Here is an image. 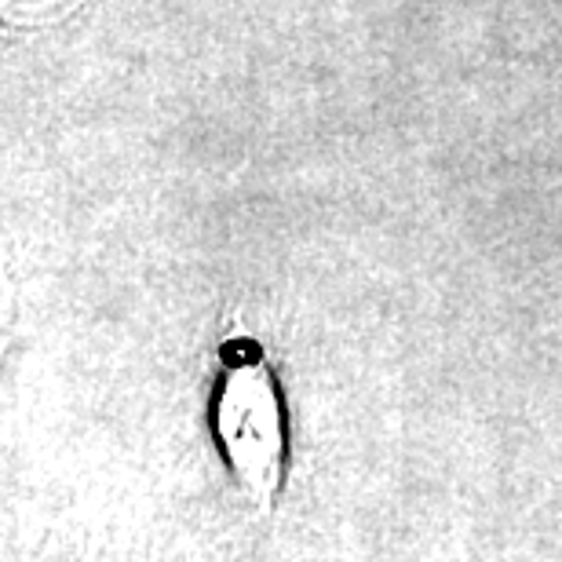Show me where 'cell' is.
I'll return each instance as SVG.
<instances>
[{"mask_svg":"<svg viewBox=\"0 0 562 562\" xmlns=\"http://www.w3.org/2000/svg\"><path fill=\"white\" fill-rule=\"evenodd\" d=\"M212 431L241 493L260 512H271L285 486L289 431L281 387L252 336H231L220 347Z\"/></svg>","mask_w":562,"mask_h":562,"instance_id":"6da1fadb","label":"cell"},{"mask_svg":"<svg viewBox=\"0 0 562 562\" xmlns=\"http://www.w3.org/2000/svg\"><path fill=\"white\" fill-rule=\"evenodd\" d=\"M88 4L92 0H0V15L8 26H55Z\"/></svg>","mask_w":562,"mask_h":562,"instance_id":"7a4b0ae2","label":"cell"}]
</instances>
